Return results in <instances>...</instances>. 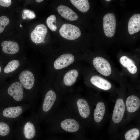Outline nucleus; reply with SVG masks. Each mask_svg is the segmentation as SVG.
I'll list each match as a JSON object with an SVG mask.
<instances>
[{"mask_svg":"<svg viewBox=\"0 0 140 140\" xmlns=\"http://www.w3.org/2000/svg\"><path fill=\"white\" fill-rule=\"evenodd\" d=\"M60 35L65 39L74 40L78 38L81 35V31L77 26L69 24H65L59 30Z\"/></svg>","mask_w":140,"mask_h":140,"instance_id":"1","label":"nucleus"},{"mask_svg":"<svg viewBox=\"0 0 140 140\" xmlns=\"http://www.w3.org/2000/svg\"><path fill=\"white\" fill-rule=\"evenodd\" d=\"M116 19L113 13L106 14L103 18V25L104 33L107 37H111L114 35L116 29Z\"/></svg>","mask_w":140,"mask_h":140,"instance_id":"2","label":"nucleus"},{"mask_svg":"<svg viewBox=\"0 0 140 140\" xmlns=\"http://www.w3.org/2000/svg\"><path fill=\"white\" fill-rule=\"evenodd\" d=\"M93 65L96 70L100 74L105 76H108L111 73V69L110 65L106 59L98 57L93 60Z\"/></svg>","mask_w":140,"mask_h":140,"instance_id":"3","label":"nucleus"},{"mask_svg":"<svg viewBox=\"0 0 140 140\" xmlns=\"http://www.w3.org/2000/svg\"><path fill=\"white\" fill-rule=\"evenodd\" d=\"M47 32V28L45 25H38L31 33V40L35 43H41L44 41Z\"/></svg>","mask_w":140,"mask_h":140,"instance_id":"4","label":"nucleus"},{"mask_svg":"<svg viewBox=\"0 0 140 140\" xmlns=\"http://www.w3.org/2000/svg\"><path fill=\"white\" fill-rule=\"evenodd\" d=\"M19 79L22 86L25 89H30L33 86L35 81L34 76L31 71L25 70L19 75Z\"/></svg>","mask_w":140,"mask_h":140,"instance_id":"5","label":"nucleus"},{"mask_svg":"<svg viewBox=\"0 0 140 140\" xmlns=\"http://www.w3.org/2000/svg\"><path fill=\"white\" fill-rule=\"evenodd\" d=\"M125 110V106L123 100L117 99L115 103L112 115V120L115 123H118L122 120Z\"/></svg>","mask_w":140,"mask_h":140,"instance_id":"6","label":"nucleus"},{"mask_svg":"<svg viewBox=\"0 0 140 140\" xmlns=\"http://www.w3.org/2000/svg\"><path fill=\"white\" fill-rule=\"evenodd\" d=\"M74 60V56L70 53L62 54L55 61L54 68L57 69H60L66 67L72 64Z\"/></svg>","mask_w":140,"mask_h":140,"instance_id":"7","label":"nucleus"},{"mask_svg":"<svg viewBox=\"0 0 140 140\" xmlns=\"http://www.w3.org/2000/svg\"><path fill=\"white\" fill-rule=\"evenodd\" d=\"M8 92L17 101H20L23 98V87L20 82H15L11 84L8 89Z\"/></svg>","mask_w":140,"mask_h":140,"instance_id":"8","label":"nucleus"},{"mask_svg":"<svg viewBox=\"0 0 140 140\" xmlns=\"http://www.w3.org/2000/svg\"><path fill=\"white\" fill-rule=\"evenodd\" d=\"M128 29L130 34L138 32L140 31V14H135L130 18L128 22Z\"/></svg>","mask_w":140,"mask_h":140,"instance_id":"9","label":"nucleus"},{"mask_svg":"<svg viewBox=\"0 0 140 140\" xmlns=\"http://www.w3.org/2000/svg\"><path fill=\"white\" fill-rule=\"evenodd\" d=\"M57 10L58 13L62 17L68 20H75L78 18V15L73 11L65 5L59 6Z\"/></svg>","mask_w":140,"mask_h":140,"instance_id":"10","label":"nucleus"},{"mask_svg":"<svg viewBox=\"0 0 140 140\" xmlns=\"http://www.w3.org/2000/svg\"><path fill=\"white\" fill-rule=\"evenodd\" d=\"M91 83L97 87L105 90H108L111 87L110 83L104 79L97 75L92 76L91 78Z\"/></svg>","mask_w":140,"mask_h":140,"instance_id":"11","label":"nucleus"},{"mask_svg":"<svg viewBox=\"0 0 140 140\" xmlns=\"http://www.w3.org/2000/svg\"><path fill=\"white\" fill-rule=\"evenodd\" d=\"M1 46L3 52L7 54H15L19 50V45L17 43L14 41H4L1 43Z\"/></svg>","mask_w":140,"mask_h":140,"instance_id":"12","label":"nucleus"},{"mask_svg":"<svg viewBox=\"0 0 140 140\" xmlns=\"http://www.w3.org/2000/svg\"><path fill=\"white\" fill-rule=\"evenodd\" d=\"M56 98V94L52 90H50L46 93L43 104V109L45 112L49 110L53 106Z\"/></svg>","mask_w":140,"mask_h":140,"instance_id":"13","label":"nucleus"},{"mask_svg":"<svg viewBox=\"0 0 140 140\" xmlns=\"http://www.w3.org/2000/svg\"><path fill=\"white\" fill-rule=\"evenodd\" d=\"M61 126L64 130L71 132L77 131L79 127L77 122L71 118L67 119L63 121L61 123Z\"/></svg>","mask_w":140,"mask_h":140,"instance_id":"14","label":"nucleus"},{"mask_svg":"<svg viewBox=\"0 0 140 140\" xmlns=\"http://www.w3.org/2000/svg\"><path fill=\"white\" fill-rule=\"evenodd\" d=\"M126 105L127 110L129 112H134L139 108L140 105V99L136 96H130L127 99Z\"/></svg>","mask_w":140,"mask_h":140,"instance_id":"15","label":"nucleus"},{"mask_svg":"<svg viewBox=\"0 0 140 140\" xmlns=\"http://www.w3.org/2000/svg\"><path fill=\"white\" fill-rule=\"evenodd\" d=\"M120 61L121 65L127 68L130 73L134 74L137 72V67L134 61L131 59L123 56L121 57Z\"/></svg>","mask_w":140,"mask_h":140,"instance_id":"16","label":"nucleus"},{"mask_svg":"<svg viewBox=\"0 0 140 140\" xmlns=\"http://www.w3.org/2000/svg\"><path fill=\"white\" fill-rule=\"evenodd\" d=\"M77 105L81 116L83 118L88 117L90 112L89 107L87 101L83 99H79L77 101Z\"/></svg>","mask_w":140,"mask_h":140,"instance_id":"17","label":"nucleus"},{"mask_svg":"<svg viewBox=\"0 0 140 140\" xmlns=\"http://www.w3.org/2000/svg\"><path fill=\"white\" fill-rule=\"evenodd\" d=\"M79 73L75 69L71 70L67 72L65 75L63 79L64 83L66 86L72 85L75 82Z\"/></svg>","mask_w":140,"mask_h":140,"instance_id":"18","label":"nucleus"},{"mask_svg":"<svg viewBox=\"0 0 140 140\" xmlns=\"http://www.w3.org/2000/svg\"><path fill=\"white\" fill-rule=\"evenodd\" d=\"M22 111V108L20 106L9 107L3 110V114L4 117H6L15 118L19 116Z\"/></svg>","mask_w":140,"mask_h":140,"instance_id":"19","label":"nucleus"},{"mask_svg":"<svg viewBox=\"0 0 140 140\" xmlns=\"http://www.w3.org/2000/svg\"><path fill=\"white\" fill-rule=\"evenodd\" d=\"M105 107L104 103L101 102L97 104L94 113L95 121L97 122H100L103 119L105 112Z\"/></svg>","mask_w":140,"mask_h":140,"instance_id":"20","label":"nucleus"},{"mask_svg":"<svg viewBox=\"0 0 140 140\" xmlns=\"http://www.w3.org/2000/svg\"><path fill=\"white\" fill-rule=\"evenodd\" d=\"M70 1L74 6L83 12H86L89 8V4L87 0H71Z\"/></svg>","mask_w":140,"mask_h":140,"instance_id":"21","label":"nucleus"},{"mask_svg":"<svg viewBox=\"0 0 140 140\" xmlns=\"http://www.w3.org/2000/svg\"><path fill=\"white\" fill-rule=\"evenodd\" d=\"M24 132L26 139H32L36 134V130L34 125L30 122H27L24 125Z\"/></svg>","mask_w":140,"mask_h":140,"instance_id":"22","label":"nucleus"},{"mask_svg":"<svg viewBox=\"0 0 140 140\" xmlns=\"http://www.w3.org/2000/svg\"><path fill=\"white\" fill-rule=\"evenodd\" d=\"M139 134L140 132L138 129L133 128L126 132L125 138L126 140H137Z\"/></svg>","mask_w":140,"mask_h":140,"instance_id":"23","label":"nucleus"},{"mask_svg":"<svg viewBox=\"0 0 140 140\" xmlns=\"http://www.w3.org/2000/svg\"><path fill=\"white\" fill-rule=\"evenodd\" d=\"M20 63L17 60H13L10 61L6 65L4 69V71L5 73H8L15 70L19 66Z\"/></svg>","mask_w":140,"mask_h":140,"instance_id":"24","label":"nucleus"},{"mask_svg":"<svg viewBox=\"0 0 140 140\" xmlns=\"http://www.w3.org/2000/svg\"><path fill=\"white\" fill-rule=\"evenodd\" d=\"M47 25L49 28L52 31H56L57 27L56 25V17L54 15L49 16L46 21Z\"/></svg>","mask_w":140,"mask_h":140,"instance_id":"25","label":"nucleus"},{"mask_svg":"<svg viewBox=\"0 0 140 140\" xmlns=\"http://www.w3.org/2000/svg\"><path fill=\"white\" fill-rule=\"evenodd\" d=\"M10 132L9 126L5 123L0 122V135L5 136L8 135Z\"/></svg>","mask_w":140,"mask_h":140,"instance_id":"26","label":"nucleus"},{"mask_svg":"<svg viewBox=\"0 0 140 140\" xmlns=\"http://www.w3.org/2000/svg\"><path fill=\"white\" fill-rule=\"evenodd\" d=\"M36 17V15L34 12L28 9H24L23 11L22 17L23 19L27 18L32 19Z\"/></svg>","mask_w":140,"mask_h":140,"instance_id":"27","label":"nucleus"},{"mask_svg":"<svg viewBox=\"0 0 140 140\" xmlns=\"http://www.w3.org/2000/svg\"><path fill=\"white\" fill-rule=\"evenodd\" d=\"M9 19L5 16L0 17V33L3 31L5 27L9 24Z\"/></svg>","mask_w":140,"mask_h":140,"instance_id":"28","label":"nucleus"},{"mask_svg":"<svg viewBox=\"0 0 140 140\" xmlns=\"http://www.w3.org/2000/svg\"><path fill=\"white\" fill-rule=\"evenodd\" d=\"M11 0H0V5L4 7L9 6L11 4Z\"/></svg>","mask_w":140,"mask_h":140,"instance_id":"29","label":"nucleus"},{"mask_svg":"<svg viewBox=\"0 0 140 140\" xmlns=\"http://www.w3.org/2000/svg\"><path fill=\"white\" fill-rule=\"evenodd\" d=\"M43 1V0H36V1L38 3L40 2H42Z\"/></svg>","mask_w":140,"mask_h":140,"instance_id":"30","label":"nucleus"},{"mask_svg":"<svg viewBox=\"0 0 140 140\" xmlns=\"http://www.w3.org/2000/svg\"><path fill=\"white\" fill-rule=\"evenodd\" d=\"M1 70H2L1 68V67L0 66V74L1 73Z\"/></svg>","mask_w":140,"mask_h":140,"instance_id":"31","label":"nucleus"},{"mask_svg":"<svg viewBox=\"0 0 140 140\" xmlns=\"http://www.w3.org/2000/svg\"><path fill=\"white\" fill-rule=\"evenodd\" d=\"M111 0H106V1H110Z\"/></svg>","mask_w":140,"mask_h":140,"instance_id":"32","label":"nucleus"},{"mask_svg":"<svg viewBox=\"0 0 140 140\" xmlns=\"http://www.w3.org/2000/svg\"><path fill=\"white\" fill-rule=\"evenodd\" d=\"M20 27H22V25L21 24H20Z\"/></svg>","mask_w":140,"mask_h":140,"instance_id":"33","label":"nucleus"},{"mask_svg":"<svg viewBox=\"0 0 140 140\" xmlns=\"http://www.w3.org/2000/svg\"><path fill=\"white\" fill-rule=\"evenodd\" d=\"M44 41L43 42V43H44Z\"/></svg>","mask_w":140,"mask_h":140,"instance_id":"34","label":"nucleus"}]
</instances>
